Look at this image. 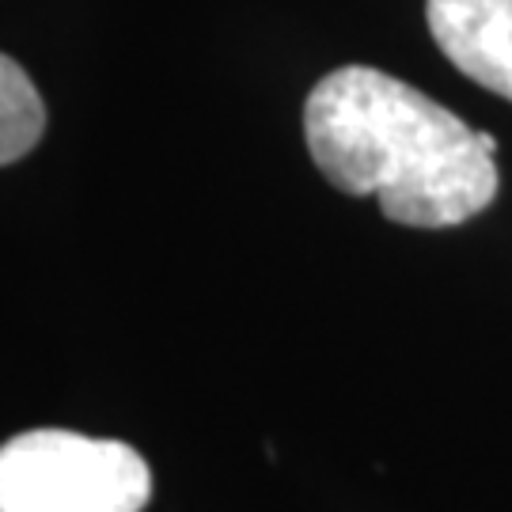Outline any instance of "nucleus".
I'll return each mask as SVG.
<instances>
[{"mask_svg":"<svg viewBox=\"0 0 512 512\" xmlns=\"http://www.w3.org/2000/svg\"><path fill=\"white\" fill-rule=\"evenodd\" d=\"M304 137L330 186L376 198L406 228H452L497 198V152L482 133L399 76L346 65L304 103Z\"/></svg>","mask_w":512,"mask_h":512,"instance_id":"f257e3e1","label":"nucleus"},{"mask_svg":"<svg viewBox=\"0 0 512 512\" xmlns=\"http://www.w3.org/2000/svg\"><path fill=\"white\" fill-rule=\"evenodd\" d=\"M152 471L122 440L31 429L0 444V512H141Z\"/></svg>","mask_w":512,"mask_h":512,"instance_id":"f03ea898","label":"nucleus"},{"mask_svg":"<svg viewBox=\"0 0 512 512\" xmlns=\"http://www.w3.org/2000/svg\"><path fill=\"white\" fill-rule=\"evenodd\" d=\"M425 23L459 73L512 103V0H425Z\"/></svg>","mask_w":512,"mask_h":512,"instance_id":"7ed1b4c3","label":"nucleus"},{"mask_svg":"<svg viewBox=\"0 0 512 512\" xmlns=\"http://www.w3.org/2000/svg\"><path fill=\"white\" fill-rule=\"evenodd\" d=\"M46 129V103L31 76L0 54V167L23 160Z\"/></svg>","mask_w":512,"mask_h":512,"instance_id":"20e7f679","label":"nucleus"}]
</instances>
